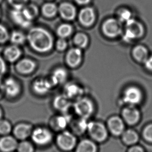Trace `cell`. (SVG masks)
I'll return each mask as SVG.
<instances>
[{
	"label": "cell",
	"instance_id": "9a60e30c",
	"mask_svg": "<svg viewBox=\"0 0 152 152\" xmlns=\"http://www.w3.org/2000/svg\"><path fill=\"white\" fill-rule=\"evenodd\" d=\"M11 17L16 25L23 28L29 27L32 23V21L26 17L22 9H13L11 12Z\"/></svg>",
	"mask_w": 152,
	"mask_h": 152
},
{
	"label": "cell",
	"instance_id": "d6986e66",
	"mask_svg": "<svg viewBox=\"0 0 152 152\" xmlns=\"http://www.w3.org/2000/svg\"><path fill=\"white\" fill-rule=\"evenodd\" d=\"M59 14L63 19L72 20L76 16V9L73 5L69 3H63L58 7Z\"/></svg>",
	"mask_w": 152,
	"mask_h": 152
},
{
	"label": "cell",
	"instance_id": "60d3db41",
	"mask_svg": "<svg viewBox=\"0 0 152 152\" xmlns=\"http://www.w3.org/2000/svg\"><path fill=\"white\" fill-rule=\"evenodd\" d=\"M7 72V65L4 60L0 57V76L2 75Z\"/></svg>",
	"mask_w": 152,
	"mask_h": 152
},
{
	"label": "cell",
	"instance_id": "ac0fdd59",
	"mask_svg": "<svg viewBox=\"0 0 152 152\" xmlns=\"http://www.w3.org/2000/svg\"><path fill=\"white\" fill-rule=\"evenodd\" d=\"M82 52L80 48H73L68 52L66 61L68 65L71 67H76L82 61Z\"/></svg>",
	"mask_w": 152,
	"mask_h": 152
},
{
	"label": "cell",
	"instance_id": "484cf974",
	"mask_svg": "<svg viewBox=\"0 0 152 152\" xmlns=\"http://www.w3.org/2000/svg\"><path fill=\"white\" fill-rule=\"evenodd\" d=\"M121 135L123 142L127 145H132L137 143L139 140V135L137 133L131 129L124 131Z\"/></svg>",
	"mask_w": 152,
	"mask_h": 152
},
{
	"label": "cell",
	"instance_id": "4fadbf2b",
	"mask_svg": "<svg viewBox=\"0 0 152 152\" xmlns=\"http://www.w3.org/2000/svg\"><path fill=\"white\" fill-rule=\"evenodd\" d=\"M70 101L64 94L56 95L52 101L53 108L59 113L66 114L71 107Z\"/></svg>",
	"mask_w": 152,
	"mask_h": 152
},
{
	"label": "cell",
	"instance_id": "d6a6232c",
	"mask_svg": "<svg viewBox=\"0 0 152 152\" xmlns=\"http://www.w3.org/2000/svg\"><path fill=\"white\" fill-rule=\"evenodd\" d=\"M13 128V125L10 121L5 118L0 121V136L11 134Z\"/></svg>",
	"mask_w": 152,
	"mask_h": 152
},
{
	"label": "cell",
	"instance_id": "8d00e7d4",
	"mask_svg": "<svg viewBox=\"0 0 152 152\" xmlns=\"http://www.w3.org/2000/svg\"><path fill=\"white\" fill-rule=\"evenodd\" d=\"M13 9H23L28 4V0H8Z\"/></svg>",
	"mask_w": 152,
	"mask_h": 152
},
{
	"label": "cell",
	"instance_id": "cb8c5ba5",
	"mask_svg": "<svg viewBox=\"0 0 152 152\" xmlns=\"http://www.w3.org/2000/svg\"><path fill=\"white\" fill-rule=\"evenodd\" d=\"M67 77V73L63 68H58L54 71L50 78V82L53 87L61 84L65 81Z\"/></svg>",
	"mask_w": 152,
	"mask_h": 152
},
{
	"label": "cell",
	"instance_id": "52a82bcc",
	"mask_svg": "<svg viewBox=\"0 0 152 152\" xmlns=\"http://www.w3.org/2000/svg\"><path fill=\"white\" fill-rule=\"evenodd\" d=\"M3 91L7 97L15 99L21 94V85L16 79L9 77L3 83Z\"/></svg>",
	"mask_w": 152,
	"mask_h": 152
},
{
	"label": "cell",
	"instance_id": "f1b7e54d",
	"mask_svg": "<svg viewBox=\"0 0 152 152\" xmlns=\"http://www.w3.org/2000/svg\"><path fill=\"white\" fill-rule=\"evenodd\" d=\"M22 10L26 17L30 21H32L38 16L39 10L37 7L34 4H27Z\"/></svg>",
	"mask_w": 152,
	"mask_h": 152
},
{
	"label": "cell",
	"instance_id": "7402d4cb",
	"mask_svg": "<svg viewBox=\"0 0 152 152\" xmlns=\"http://www.w3.org/2000/svg\"><path fill=\"white\" fill-rule=\"evenodd\" d=\"M21 55L20 49H19L18 46L16 45H10L7 47L4 51L5 58L10 63H14L17 61Z\"/></svg>",
	"mask_w": 152,
	"mask_h": 152
},
{
	"label": "cell",
	"instance_id": "4dcf8cb0",
	"mask_svg": "<svg viewBox=\"0 0 152 152\" xmlns=\"http://www.w3.org/2000/svg\"><path fill=\"white\" fill-rule=\"evenodd\" d=\"M58 11V7L53 3H48L43 5L42 13L45 17H53L55 16Z\"/></svg>",
	"mask_w": 152,
	"mask_h": 152
},
{
	"label": "cell",
	"instance_id": "7bdbcfd3",
	"mask_svg": "<svg viewBox=\"0 0 152 152\" xmlns=\"http://www.w3.org/2000/svg\"><path fill=\"white\" fill-rule=\"evenodd\" d=\"M145 67L147 69L152 71V56L150 57H148V59H146L145 62Z\"/></svg>",
	"mask_w": 152,
	"mask_h": 152
},
{
	"label": "cell",
	"instance_id": "9c48e42d",
	"mask_svg": "<svg viewBox=\"0 0 152 152\" xmlns=\"http://www.w3.org/2000/svg\"><path fill=\"white\" fill-rule=\"evenodd\" d=\"M71 119L67 114H61L53 116L50 121V128L52 131L59 132L66 129L70 125Z\"/></svg>",
	"mask_w": 152,
	"mask_h": 152
},
{
	"label": "cell",
	"instance_id": "44dd1931",
	"mask_svg": "<svg viewBox=\"0 0 152 152\" xmlns=\"http://www.w3.org/2000/svg\"><path fill=\"white\" fill-rule=\"evenodd\" d=\"M79 19L81 24L85 26H90L95 21V12L93 9L86 7L81 10L79 14Z\"/></svg>",
	"mask_w": 152,
	"mask_h": 152
},
{
	"label": "cell",
	"instance_id": "f35d334b",
	"mask_svg": "<svg viewBox=\"0 0 152 152\" xmlns=\"http://www.w3.org/2000/svg\"><path fill=\"white\" fill-rule=\"evenodd\" d=\"M143 135L146 141L152 143V124L146 126L143 132Z\"/></svg>",
	"mask_w": 152,
	"mask_h": 152
},
{
	"label": "cell",
	"instance_id": "74e56055",
	"mask_svg": "<svg viewBox=\"0 0 152 152\" xmlns=\"http://www.w3.org/2000/svg\"><path fill=\"white\" fill-rule=\"evenodd\" d=\"M10 38L9 32L4 26L0 24V44L6 42Z\"/></svg>",
	"mask_w": 152,
	"mask_h": 152
},
{
	"label": "cell",
	"instance_id": "ba28073f",
	"mask_svg": "<svg viewBox=\"0 0 152 152\" xmlns=\"http://www.w3.org/2000/svg\"><path fill=\"white\" fill-rule=\"evenodd\" d=\"M34 127L28 122H20L13 126L12 135L18 141L28 140L31 135Z\"/></svg>",
	"mask_w": 152,
	"mask_h": 152
},
{
	"label": "cell",
	"instance_id": "ee69618b",
	"mask_svg": "<svg viewBox=\"0 0 152 152\" xmlns=\"http://www.w3.org/2000/svg\"><path fill=\"white\" fill-rule=\"evenodd\" d=\"M75 1L76 2L80 5L87 4L90 1V0H75Z\"/></svg>",
	"mask_w": 152,
	"mask_h": 152
},
{
	"label": "cell",
	"instance_id": "6da1fadb",
	"mask_svg": "<svg viewBox=\"0 0 152 152\" xmlns=\"http://www.w3.org/2000/svg\"><path fill=\"white\" fill-rule=\"evenodd\" d=\"M27 39L32 49L39 53H47L53 47V37L43 28L34 27L30 29Z\"/></svg>",
	"mask_w": 152,
	"mask_h": 152
},
{
	"label": "cell",
	"instance_id": "277c9868",
	"mask_svg": "<svg viewBox=\"0 0 152 152\" xmlns=\"http://www.w3.org/2000/svg\"><path fill=\"white\" fill-rule=\"evenodd\" d=\"M74 108L76 114L79 117L87 119L91 116L94 111V106L92 102L87 98L77 99L74 104Z\"/></svg>",
	"mask_w": 152,
	"mask_h": 152
},
{
	"label": "cell",
	"instance_id": "e575fe53",
	"mask_svg": "<svg viewBox=\"0 0 152 152\" xmlns=\"http://www.w3.org/2000/svg\"><path fill=\"white\" fill-rule=\"evenodd\" d=\"M74 42L79 48L83 49L87 47L88 43V39L85 34L79 33L76 34L74 39Z\"/></svg>",
	"mask_w": 152,
	"mask_h": 152
},
{
	"label": "cell",
	"instance_id": "f6af8a7d",
	"mask_svg": "<svg viewBox=\"0 0 152 152\" xmlns=\"http://www.w3.org/2000/svg\"><path fill=\"white\" fill-rule=\"evenodd\" d=\"M4 118V111L2 108L0 106V121Z\"/></svg>",
	"mask_w": 152,
	"mask_h": 152
},
{
	"label": "cell",
	"instance_id": "836d02e7",
	"mask_svg": "<svg viewBox=\"0 0 152 152\" xmlns=\"http://www.w3.org/2000/svg\"><path fill=\"white\" fill-rule=\"evenodd\" d=\"M72 32V26L67 23H63L59 26L57 29V34L60 38H67L70 36Z\"/></svg>",
	"mask_w": 152,
	"mask_h": 152
},
{
	"label": "cell",
	"instance_id": "ab89813d",
	"mask_svg": "<svg viewBox=\"0 0 152 152\" xmlns=\"http://www.w3.org/2000/svg\"><path fill=\"white\" fill-rule=\"evenodd\" d=\"M67 43L64 38H59L56 42V48L57 50L63 51L67 48Z\"/></svg>",
	"mask_w": 152,
	"mask_h": 152
},
{
	"label": "cell",
	"instance_id": "1f68e13d",
	"mask_svg": "<svg viewBox=\"0 0 152 152\" xmlns=\"http://www.w3.org/2000/svg\"><path fill=\"white\" fill-rule=\"evenodd\" d=\"M11 42L13 45H23L26 40V37L25 35L20 31L15 30L12 32L11 36L10 37Z\"/></svg>",
	"mask_w": 152,
	"mask_h": 152
},
{
	"label": "cell",
	"instance_id": "8fae6325",
	"mask_svg": "<svg viewBox=\"0 0 152 152\" xmlns=\"http://www.w3.org/2000/svg\"><path fill=\"white\" fill-rule=\"evenodd\" d=\"M142 99L141 91L137 87L127 88L124 94V101L129 105L134 106L139 104Z\"/></svg>",
	"mask_w": 152,
	"mask_h": 152
},
{
	"label": "cell",
	"instance_id": "4316f807",
	"mask_svg": "<svg viewBox=\"0 0 152 152\" xmlns=\"http://www.w3.org/2000/svg\"><path fill=\"white\" fill-rule=\"evenodd\" d=\"M133 57L139 62H145L148 58V52L145 47L142 45L135 47L132 52Z\"/></svg>",
	"mask_w": 152,
	"mask_h": 152
},
{
	"label": "cell",
	"instance_id": "7c38bea8",
	"mask_svg": "<svg viewBox=\"0 0 152 152\" xmlns=\"http://www.w3.org/2000/svg\"><path fill=\"white\" fill-rule=\"evenodd\" d=\"M18 142L11 134L1 136L0 152H15L16 151Z\"/></svg>",
	"mask_w": 152,
	"mask_h": 152
},
{
	"label": "cell",
	"instance_id": "603a6c76",
	"mask_svg": "<svg viewBox=\"0 0 152 152\" xmlns=\"http://www.w3.org/2000/svg\"><path fill=\"white\" fill-rule=\"evenodd\" d=\"M64 92L65 93L64 94H65L69 99L72 100L80 99V96L82 94L83 90L76 84L69 83L66 85L64 89Z\"/></svg>",
	"mask_w": 152,
	"mask_h": 152
},
{
	"label": "cell",
	"instance_id": "30bf717a",
	"mask_svg": "<svg viewBox=\"0 0 152 152\" xmlns=\"http://www.w3.org/2000/svg\"><path fill=\"white\" fill-rule=\"evenodd\" d=\"M120 21L115 19H108L104 23L102 29L104 34L110 38H115L121 32Z\"/></svg>",
	"mask_w": 152,
	"mask_h": 152
},
{
	"label": "cell",
	"instance_id": "d590c367",
	"mask_svg": "<svg viewBox=\"0 0 152 152\" xmlns=\"http://www.w3.org/2000/svg\"><path fill=\"white\" fill-rule=\"evenodd\" d=\"M131 13L128 10H122L118 13L119 21L127 23L132 19Z\"/></svg>",
	"mask_w": 152,
	"mask_h": 152
},
{
	"label": "cell",
	"instance_id": "3957f363",
	"mask_svg": "<svg viewBox=\"0 0 152 152\" xmlns=\"http://www.w3.org/2000/svg\"><path fill=\"white\" fill-rule=\"evenodd\" d=\"M55 143L60 151L69 152L75 149L77 140L73 132L65 130L58 132L55 137Z\"/></svg>",
	"mask_w": 152,
	"mask_h": 152
},
{
	"label": "cell",
	"instance_id": "7a4b0ae2",
	"mask_svg": "<svg viewBox=\"0 0 152 152\" xmlns=\"http://www.w3.org/2000/svg\"><path fill=\"white\" fill-rule=\"evenodd\" d=\"M30 138L36 146L45 148L52 143L54 140V134L50 128L38 126L34 128Z\"/></svg>",
	"mask_w": 152,
	"mask_h": 152
},
{
	"label": "cell",
	"instance_id": "5bb4252c",
	"mask_svg": "<svg viewBox=\"0 0 152 152\" xmlns=\"http://www.w3.org/2000/svg\"><path fill=\"white\" fill-rule=\"evenodd\" d=\"M122 116L126 123L130 125H134L140 119L139 111L134 106L129 105L123 110Z\"/></svg>",
	"mask_w": 152,
	"mask_h": 152
},
{
	"label": "cell",
	"instance_id": "83f0119b",
	"mask_svg": "<svg viewBox=\"0 0 152 152\" xmlns=\"http://www.w3.org/2000/svg\"><path fill=\"white\" fill-rule=\"evenodd\" d=\"M88 123L86 121V119L80 117L78 121H76L72 123V127L73 133L75 134H81L87 130Z\"/></svg>",
	"mask_w": 152,
	"mask_h": 152
},
{
	"label": "cell",
	"instance_id": "b9f144b4",
	"mask_svg": "<svg viewBox=\"0 0 152 152\" xmlns=\"http://www.w3.org/2000/svg\"><path fill=\"white\" fill-rule=\"evenodd\" d=\"M128 152H144V151L143 149L140 146H133L129 149Z\"/></svg>",
	"mask_w": 152,
	"mask_h": 152
},
{
	"label": "cell",
	"instance_id": "2e32d148",
	"mask_svg": "<svg viewBox=\"0 0 152 152\" xmlns=\"http://www.w3.org/2000/svg\"><path fill=\"white\" fill-rule=\"evenodd\" d=\"M107 125L109 130L113 135H121L125 131L124 121L119 117L113 116L110 118L108 121Z\"/></svg>",
	"mask_w": 152,
	"mask_h": 152
},
{
	"label": "cell",
	"instance_id": "e0dca14e",
	"mask_svg": "<svg viewBox=\"0 0 152 152\" xmlns=\"http://www.w3.org/2000/svg\"><path fill=\"white\" fill-rule=\"evenodd\" d=\"M53 87L50 81L47 79H38L32 84V90L39 95H45Z\"/></svg>",
	"mask_w": 152,
	"mask_h": 152
},
{
	"label": "cell",
	"instance_id": "5b68a950",
	"mask_svg": "<svg viewBox=\"0 0 152 152\" xmlns=\"http://www.w3.org/2000/svg\"><path fill=\"white\" fill-rule=\"evenodd\" d=\"M143 34V26L132 18L126 23V28L124 35V39L126 41H130L141 37Z\"/></svg>",
	"mask_w": 152,
	"mask_h": 152
},
{
	"label": "cell",
	"instance_id": "8992f818",
	"mask_svg": "<svg viewBox=\"0 0 152 152\" xmlns=\"http://www.w3.org/2000/svg\"><path fill=\"white\" fill-rule=\"evenodd\" d=\"M87 130L92 139L95 141L102 142L107 137V130L103 124L99 122L88 123Z\"/></svg>",
	"mask_w": 152,
	"mask_h": 152
},
{
	"label": "cell",
	"instance_id": "ffe728a7",
	"mask_svg": "<svg viewBox=\"0 0 152 152\" xmlns=\"http://www.w3.org/2000/svg\"><path fill=\"white\" fill-rule=\"evenodd\" d=\"M18 72L23 75H29L36 69V64L34 61L29 58H23L19 61L16 66Z\"/></svg>",
	"mask_w": 152,
	"mask_h": 152
},
{
	"label": "cell",
	"instance_id": "d4e9b609",
	"mask_svg": "<svg viewBox=\"0 0 152 152\" xmlns=\"http://www.w3.org/2000/svg\"><path fill=\"white\" fill-rule=\"evenodd\" d=\"M75 150V152H96L97 148L93 141L85 139L77 143Z\"/></svg>",
	"mask_w": 152,
	"mask_h": 152
},
{
	"label": "cell",
	"instance_id": "f546056e",
	"mask_svg": "<svg viewBox=\"0 0 152 152\" xmlns=\"http://www.w3.org/2000/svg\"><path fill=\"white\" fill-rule=\"evenodd\" d=\"M36 146L28 140L18 142L16 152H35Z\"/></svg>",
	"mask_w": 152,
	"mask_h": 152
},
{
	"label": "cell",
	"instance_id": "bcb514c9",
	"mask_svg": "<svg viewBox=\"0 0 152 152\" xmlns=\"http://www.w3.org/2000/svg\"><path fill=\"white\" fill-rule=\"evenodd\" d=\"M2 0H0V3L1 2H2Z\"/></svg>",
	"mask_w": 152,
	"mask_h": 152
}]
</instances>
